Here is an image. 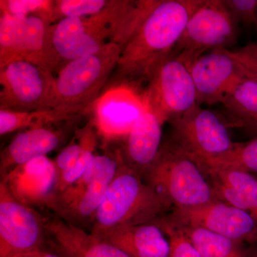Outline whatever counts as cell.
I'll list each match as a JSON object with an SVG mask.
<instances>
[{
    "mask_svg": "<svg viewBox=\"0 0 257 257\" xmlns=\"http://www.w3.org/2000/svg\"><path fill=\"white\" fill-rule=\"evenodd\" d=\"M152 10L150 0H114L97 14L52 24L50 42L61 66L95 53L109 42L123 49Z\"/></svg>",
    "mask_w": 257,
    "mask_h": 257,
    "instance_id": "cell-1",
    "label": "cell"
},
{
    "mask_svg": "<svg viewBox=\"0 0 257 257\" xmlns=\"http://www.w3.org/2000/svg\"><path fill=\"white\" fill-rule=\"evenodd\" d=\"M204 0H161L121 51L114 86L147 81L173 53L192 15Z\"/></svg>",
    "mask_w": 257,
    "mask_h": 257,
    "instance_id": "cell-2",
    "label": "cell"
},
{
    "mask_svg": "<svg viewBox=\"0 0 257 257\" xmlns=\"http://www.w3.org/2000/svg\"><path fill=\"white\" fill-rule=\"evenodd\" d=\"M170 205L124 162L93 217L92 233L99 236L118 228L152 222Z\"/></svg>",
    "mask_w": 257,
    "mask_h": 257,
    "instance_id": "cell-3",
    "label": "cell"
},
{
    "mask_svg": "<svg viewBox=\"0 0 257 257\" xmlns=\"http://www.w3.org/2000/svg\"><path fill=\"white\" fill-rule=\"evenodd\" d=\"M121 51L119 44L109 42L95 53L64 64L55 77L51 109L79 116L94 105L114 72Z\"/></svg>",
    "mask_w": 257,
    "mask_h": 257,
    "instance_id": "cell-4",
    "label": "cell"
},
{
    "mask_svg": "<svg viewBox=\"0 0 257 257\" xmlns=\"http://www.w3.org/2000/svg\"><path fill=\"white\" fill-rule=\"evenodd\" d=\"M148 184L177 209L199 207L219 201L199 166L167 145L146 171Z\"/></svg>",
    "mask_w": 257,
    "mask_h": 257,
    "instance_id": "cell-5",
    "label": "cell"
},
{
    "mask_svg": "<svg viewBox=\"0 0 257 257\" xmlns=\"http://www.w3.org/2000/svg\"><path fill=\"white\" fill-rule=\"evenodd\" d=\"M48 18L42 15L0 17V68L12 62L25 60L50 72L61 69L50 37Z\"/></svg>",
    "mask_w": 257,
    "mask_h": 257,
    "instance_id": "cell-6",
    "label": "cell"
},
{
    "mask_svg": "<svg viewBox=\"0 0 257 257\" xmlns=\"http://www.w3.org/2000/svg\"><path fill=\"white\" fill-rule=\"evenodd\" d=\"M238 32L239 23L224 0H204L189 19L173 55L189 65L207 51L234 45Z\"/></svg>",
    "mask_w": 257,
    "mask_h": 257,
    "instance_id": "cell-7",
    "label": "cell"
},
{
    "mask_svg": "<svg viewBox=\"0 0 257 257\" xmlns=\"http://www.w3.org/2000/svg\"><path fill=\"white\" fill-rule=\"evenodd\" d=\"M170 124L168 145L195 163L224 155L235 145L220 115L198 104Z\"/></svg>",
    "mask_w": 257,
    "mask_h": 257,
    "instance_id": "cell-8",
    "label": "cell"
},
{
    "mask_svg": "<svg viewBox=\"0 0 257 257\" xmlns=\"http://www.w3.org/2000/svg\"><path fill=\"white\" fill-rule=\"evenodd\" d=\"M144 103L162 124L182 116L197 104L196 89L189 67L172 55L152 71L147 80Z\"/></svg>",
    "mask_w": 257,
    "mask_h": 257,
    "instance_id": "cell-9",
    "label": "cell"
},
{
    "mask_svg": "<svg viewBox=\"0 0 257 257\" xmlns=\"http://www.w3.org/2000/svg\"><path fill=\"white\" fill-rule=\"evenodd\" d=\"M55 77L52 72L25 60L0 68V109L27 112L51 109Z\"/></svg>",
    "mask_w": 257,
    "mask_h": 257,
    "instance_id": "cell-10",
    "label": "cell"
},
{
    "mask_svg": "<svg viewBox=\"0 0 257 257\" xmlns=\"http://www.w3.org/2000/svg\"><path fill=\"white\" fill-rule=\"evenodd\" d=\"M124 162L120 151L95 155L82 175L62 192L64 212L76 218L94 217Z\"/></svg>",
    "mask_w": 257,
    "mask_h": 257,
    "instance_id": "cell-11",
    "label": "cell"
},
{
    "mask_svg": "<svg viewBox=\"0 0 257 257\" xmlns=\"http://www.w3.org/2000/svg\"><path fill=\"white\" fill-rule=\"evenodd\" d=\"M43 229L45 225L36 213L0 184V257L42 248Z\"/></svg>",
    "mask_w": 257,
    "mask_h": 257,
    "instance_id": "cell-12",
    "label": "cell"
},
{
    "mask_svg": "<svg viewBox=\"0 0 257 257\" xmlns=\"http://www.w3.org/2000/svg\"><path fill=\"white\" fill-rule=\"evenodd\" d=\"M187 67L195 86L197 102L200 106L222 103L246 78L228 49L211 50Z\"/></svg>",
    "mask_w": 257,
    "mask_h": 257,
    "instance_id": "cell-13",
    "label": "cell"
},
{
    "mask_svg": "<svg viewBox=\"0 0 257 257\" xmlns=\"http://www.w3.org/2000/svg\"><path fill=\"white\" fill-rule=\"evenodd\" d=\"M176 217L182 226L203 228L236 242L257 238V222L249 213L216 201L199 207L177 209Z\"/></svg>",
    "mask_w": 257,
    "mask_h": 257,
    "instance_id": "cell-14",
    "label": "cell"
},
{
    "mask_svg": "<svg viewBox=\"0 0 257 257\" xmlns=\"http://www.w3.org/2000/svg\"><path fill=\"white\" fill-rule=\"evenodd\" d=\"M58 176L55 162L43 156L10 171L1 183L15 199L30 207L50 202L57 189Z\"/></svg>",
    "mask_w": 257,
    "mask_h": 257,
    "instance_id": "cell-15",
    "label": "cell"
},
{
    "mask_svg": "<svg viewBox=\"0 0 257 257\" xmlns=\"http://www.w3.org/2000/svg\"><path fill=\"white\" fill-rule=\"evenodd\" d=\"M162 124L145 104L143 112L125 136L124 152H121L128 167L137 172H145L155 162L162 147Z\"/></svg>",
    "mask_w": 257,
    "mask_h": 257,
    "instance_id": "cell-16",
    "label": "cell"
},
{
    "mask_svg": "<svg viewBox=\"0 0 257 257\" xmlns=\"http://www.w3.org/2000/svg\"><path fill=\"white\" fill-rule=\"evenodd\" d=\"M45 229L64 257H132L114 245L60 219L49 221Z\"/></svg>",
    "mask_w": 257,
    "mask_h": 257,
    "instance_id": "cell-17",
    "label": "cell"
},
{
    "mask_svg": "<svg viewBox=\"0 0 257 257\" xmlns=\"http://www.w3.org/2000/svg\"><path fill=\"white\" fill-rule=\"evenodd\" d=\"M165 231L153 223L124 226L98 236L132 257H169L170 243Z\"/></svg>",
    "mask_w": 257,
    "mask_h": 257,
    "instance_id": "cell-18",
    "label": "cell"
},
{
    "mask_svg": "<svg viewBox=\"0 0 257 257\" xmlns=\"http://www.w3.org/2000/svg\"><path fill=\"white\" fill-rule=\"evenodd\" d=\"M62 138L61 132L48 126L29 128L19 133L2 152V175L37 157L46 156L59 147Z\"/></svg>",
    "mask_w": 257,
    "mask_h": 257,
    "instance_id": "cell-19",
    "label": "cell"
},
{
    "mask_svg": "<svg viewBox=\"0 0 257 257\" xmlns=\"http://www.w3.org/2000/svg\"><path fill=\"white\" fill-rule=\"evenodd\" d=\"M209 176L218 200L249 213L257 222V179L242 171L220 170Z\"/></svg>",
    "mask_w": 257,
    "mask_h": 257,
    "instance_id": "cell-20",
    "label": "cell"
},
{
    "mask_svg": "<svg viewBox=\"0 0 257 257\" xmlns=\"http://www.w3.org/2000/svg\"><path fill=\"white\" fill-rule=\"evenodd\" d=\"M143 97H139L130 89L121 88V92L104 97L98 106V126L109 136H121L130 128L145 109Z\"/></svg>",
    "mask_w": 257,
    "mask_h": 257,
    "instance_id": "cell-21",
    "label": "cell"
},
{
    "mask_svg": "<svg viewBox=\"0 0 257 257\" xmlns=\"http://www.w3.org/2000/svg\"><path fill=\"white\" fill-rule=\"evenodd\" d=\"M221 104L231 117V124L257 136V83L243 79Z\"/></svg>",
    "mask_w": 257,
    "mask_h": 257,
    "instance_id": "cell-22",
    "label": "cell"
},
{
    "mask_svg": "<svg viewBox=\"0 0 257 257\" xmlns=\"http://www.w3.org/2000/svg\"><path fill=\"white\" fill-rule=\"evenodd\" d=\"M56 109L19 112L0 109V135L14 133L18 130L43 127L52 124L71 121L78 117Z\"/></svg>",
    "mask_w": 257,
    "mask_h": 257,
    "instance_id": "cell-23",
    "label": "cell"
},
{
    "mask_svg": "<svg viewBox=\"0 0 257 257\" xmlns=\"http://www.w3.org/2000/svg\"><path fill=\"white\" fill-rule=\"evenodd\" d=\"M196 164L204 174L220 170L257 172V136L246 143H235L234 147L224 155Z\"/></svg>",
    "mask_w": 257,
    "mask_h": 257,
    "instance_id": "cell-24",
    "label": "cell"
},
{
    "mask_svg": "<svg viewBox=\"0 0 257 257\" xmlns=\"http://www.w3.org/2000/svg\"><path fill=\"white\" fill-rule=\"evenodd\" d=\"M179 225L202 257H249L239 242L203 228Z\"/></svg>",
    "mask_w": 257,
    "mask_h": 257,
    "instance_id": "cell-25",
    "label": "cell"
},
{
    "mask_svg": "<svg viewBox=\"0 0 257 257\" xmlns=\"http://www.w3.org/2000/svg\"><path fill=\"white\" fill-rule=\"evenodd\" d=\"M105 0H57L53 1L52 24L62 19L84 18L97 14L108 4Z\"/></svg>",
    "mask_w": 257,
    "mask_h": 257,
    "instance_id": "cell-26",
    "label": "cell"
},
{
    "mask_svg": "<svg viewBox=\"0 0 257 257\" xmlns=\"http://www.w3.org/2000/svg\"><path fill=\"white\" fill-rule=\"evenodd\" d=\"M96 146V138L94 130L92 126L88 124L87 139L84 150L75 164L67 170H64L58 176L57 189L63 192L82 175L95 156L94 150Z\"/></svg>",
    "mask_w": 257,
    "mask_h": 257,
    "instance_id": "cell-27",
    "label": "cell"
},
{
    "mask_svg": "<svg viewBox=\"0 0 257 257\" xmlns=\"http://www.w3.org/2000/svg\"><path fill=\"white\" fill-rule=\"evenodd\" d=\"M53 1L47 0H1V14L25 17L39 15L50 20L52 25Z\"/></svg>",
    "mask_w": 257,
    "mask_h": 257,
    "instance_id": "cell-28",
    "label": "cell"
},
{
    "mask_svg": "<svg viewBox=\"0 0 257 257\" xmlns=\"http://www.w3.org/2000/svg\"><path fill=\"white\" fill-rule=\"evenodd\" d=\"M161 227L169 237L170 253L169 257H202L193 244L182 226L178 224L162 222Z\"/></svg>",
    "mask_w": 257,
    "mask_h": 257,
    "instance_id": "cell-29",
    "label": "cell"
},
{
    "mask_svg": "<svg viewBox=\"0 0 257 257\" xmlns=\"http://www.w3.org/2000/svg\"><path fill=\"white\" fill-rule=\"evenodd\" d=\"M87 133V126L83 128L77 134V136L76 137H77V141L73 140L59 154L55 162L58 175L72 167L78 160L85 147Z\"/></svg>",
    "mask_w": 257,
    "mask_h": 257,
    "instance_id": "cell-30",
    "label": "cell"
},
{
    "mask_svg": "<svg viewBox=\"0 0 257 257\" xmlns=\"http://www.w3.org/2000/svg\"><path fill=\"white\" fill-rule=\"evenodd\" d=\"M229 52L245 77L257 83V44L249 43L237 50H229Z\"/></svg>",
    "mask_w": 257,
    "mask_h": 257,
    "instance_id": "cell-31",
    "label": "cell"
},
{
    "mask_svg": "<svg viewBox=\"0 0 257 257\" xmlns=\"http://www.w3.org/2000/svg\"><path fill=\"white\" fill-rule=\"evenodd\" d=\"M238 23L246 26L257 24V0H224Z\"/></svg>",
    "mask_w": 257,
    "mask_h": 257,
    "instance_id": "cell-32",
    "label": "cell"
},
{
    "mask_svg": "<svg viewBox=\"0 0 257 257\" xmlns=\"http://www.w3.org/2000/svg\"><path fill=\"white\" fill-rule=\"evenodd\" d=\"M14 257H64L60 253L52 252V251L44 250L43 248L29 251V252L20 253Z\"/></svg>",
    "mask_w": 257,
    "mask_h": 257,
    "instance_id": "cell-33",
    "label": "cell"
},
{
    "mask_svg": "<svg viewBox=\"0 0 257 257\" xmlns=\"http://www.w3.org/2000/svg\"><path fill=\"white\" fill-rule=\"evenodd\" d=\"M256 29H257V24H256Z\"/></svg>",
    "mask_w": 257,
    "mask_h": 257,
    "instance_id": "cell-34",
    "label": "cell"
}]
</instances>
